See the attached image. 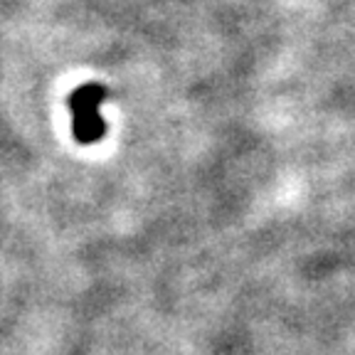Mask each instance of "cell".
Listing matches in <instances>:
<instances>
[{"label":"cell","instance_id":"obj_1","mask_svg":"<svg viewBox=\"0 0 355 355\" xmlns=\"http://www.w3.org/2000/svg\"><path fill=\"white\" fill-rule=\"evenodd\" d=\"M106 99V89L101 84H84L74 89L69 96L72 109V128L79 144H96L104 136L106 126L101 119V104Z\"/></svg>","mask_w":355,"mask_h":355}]
</instances>
